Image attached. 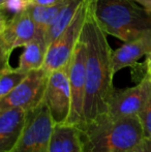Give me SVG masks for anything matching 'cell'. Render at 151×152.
<instances>
[{
  "label": "cell",
  "mask_w": 151,
  "mask_h": 152,
  "mask_svg": "<svg viewBox=\"0 0 151 152\" xmlns=\"http://www.w3.org/2000/svg\"><path fill=\"white\" fill-rule=\"evenodd\" d=\"M94 1L90 0L86 22L81 36L87 46L86 90L84 99V122L108 113L114 93L113 50L107 34L101 29L94 14ZM82 124V125H83Z\"/></svg>",
  "instance_id": "6da1fadb"
},
{
  "label": "cell",
  "mask_w": 151,
  "mask_h": 152,
  "mask_svg": "<svg viewBox=\"0 0 151 152\" xmlns=\"http://www.w3.org/2000/svg\"><path fill=\"white\" fill-rule=\"evenodd\" d=\"M86 61L87 46L81 36L76 46L69 64L71 108L66 123L81 127L84 122V99L86 90Z\"/></svg>",
  "instance_id": "ba28073f"
},
{
  "label": "cell",
  "mask_w": 151,
  "mask_h": 152,
  "mask_svg": "<svg viewBox=\"0 0 151 152\" xmlns=\"http://www.w3.org/2000/svg\"><path fill=\"white\" fill-rule=\"evenodd\" d=\"M135 2L139 3L141 6H143L144 8H146L147 10L151 12V0H133Z\"/></svg>",
  "instance_id": "603a6c76"
},
{
  "label": "cell",
  "mask_w": 151,
  "mask_h": 152,
  "mask_svg": "<svg viewBox=\"0 0 151 152\" xmlns=\"http://www.w3.org/2000/svg\"><path fill=\"white\" fill-rule=\"evenodd\" d=\"M90 0H84L71 24L48 47L44 68L49 72L59 69L71 63L76 46L86 22Z\"/></svg>",
  "instance_id": "8992f818"
},
{
  "label": "cell",
  "mask_w": 151,
  "mask_h": 152,
  "mask_svg": "<svg viewBox=\"0 0 151 152\" xmlns=\"http://www.w3.org/2000/svg\"><path fill=\"white\" fill-rule=\"evenodd\" d=\"M133 1L95 0V17L107 35L128 42L151 31V12Z\"/></svg>",
  "instance_id": "3957f363"
},
{
  "label": "cell",
  "mask_w": 151,
  "mask_h": 152,
  "mask_svg": "<svg viewBox=\"0 0 151 152\" xmlns=\"http://www.w3.org/2000/svg\"><path fill=\"white\" fill-rule=\"evenodd\" d=\"M28 72L20 70L18 67L14 68L10 65L1 67L0 72V98L5 96L14 90L25 78Z\"/></svg>",
  "instance_id": "e0dca14e"
},
{
  "label": "cell",
  "mask_w": 151,
  "mask_h": 152,
  "mask_svg": "<svg viewBox=\"0 0 151 152\" xmlns=\"http://www.w3.org/2000/svg\"><path fill=\"white\" fill-rule=\"evenodd\" d=\"M83 2H84V0H71L61 8L53 24L46 32L44 40H46L47 48L71 24V22L73 21L74 17H75V15L77 14Z\"/></svg>",
  "instance_id": "9a60e30c"
},
{
  "label": "cell",
  "mask_w": 151,
  "mask_h": 152,
  "mask_svg": "<svg viewBox=\"0 0 151 152\" xmlns=\"http://www.w3.org/2000/svg\"><path fill=\"white\" fill-rule=\"evenodd\" d=\"M69 0H28V4H37V5L51 6L60 3H66Z\"/></svg>",
  "instance_id": "44dd1931"
},
{
  "label": "cell",
  "mask_w": 151,
  "mask_h": 152,
  "mask_svg": "<svg viewBox=\"0 0 151 152\" xmlns=\"http://www.w3.org/2000/svg\"><path fill=\"white\" fill-rule=\"evenodd\" d=\"M151 52V31L143 34L140 37L128 42H124L120 48L113 51L114 72L126 67H133L137 64L139 59L147 56Z\"/></svg>",
  "instance_id": "7c38bea8"
},
{
  "label": "cell",
  "mask_w": 151,
  "mask_h": 152,
  "mask_svg": "<svg viewBox=\"0 0 151 152\" xmlns=\"http://www.w3.org/2000/svg\"><path fill=\"white\" fill-rule=\"evenodd\" d=\"M23 48L24 51L19 59V69L25 72H29L31 70L44 67L47 50H48L44 39L36 38Z\"/></svg>",
  "instance_id": "5bb4252c"
},
{
  "label": "cell",
  "mask_w": 151,
  "mask_h": 152,
  "mask_svg": "<svg viewBox=\"0 0 151 152\" xmlns=\"http://www.w3.org/2000/svg\"><path fill=\"white\" fill-rule=\"evenodd\" d=\"M28 0H5L0 3V19H10L25 10Z\"/></svg>",
  "instance_id": "ac0fdd59"
},
{
  "label": "cell",
  "mask_w": 151,
  "mask_h": 152,
  "mask_svg": "<svg viewBox=\"0 0 151 152\" xmlns=\"http://www.w3.org/2000/svg\"><path fill=\"white\" fill-rule=\"evenodd\" d=\"M129 152H151V137H145Z\"/></svg>",
  "instance_id": "ffe728a7"
},
{
  "label": "cell",
  "mask_w": 151,
  "mask_h": 152,
  "mask_svg": "<svg viewBox=\"0 0 151 152\" xmlns=\"http://www.w3.org/2000/svg\"><path fill=\"white\" fill-rule=\"evenodd\" d=\"M150 94L151 82L146 77L133 87L125 89L115 88L108 113L114 117L138 115L146 104Z\"/></svg>",
  "instance_id": "30bf717a"
},
{
  "label": "cell",
  "mask_w": 151,
  "mask_h": 152,
  "mask_svg": "<svg viewBox=\"0 0 151 152\" xmlns=\"http://www.w3.org/2000/svg\"><path fill=\"white\" fill-rule=\"evenodd\" d=\"M79 130L83 152H129L145 138L138 115L114 117L105 113Z\"/></svg>",
  "instance_id": "7a4b0ae2"
},
{
  "label": "cell",
  "mask_w": 151,
  "mask_h": 152,
  "mask_svg": "<svg viewBox=\"0 0 151 152\" xmlns=\"http://www.w3.org/2000/svg\"><path fill=\"white\" fill-rule=\"evenodd\" d=\"M71 1V0H69ZM67 3V2H66ZM66 3H60L56 5L51 6H44V5H37V4H28L27 10L29 15L34 21V23L37 25L40 33L46 36V32L51 27L53 22L55 21L56 17L58 16L59 12L61 8L65 5ZM46 42V40H44Z\"/></svg>",
  "instance_id": "2e32d148"
},
{
  "label": "cell",
  "mask_w": 151,
  "mask_h": 152,
  "mask_svg": "<svg viewBox=\"0 0 151 152\" xmlns=\"http://www.w3.org/2000/svg\"><path fill=\"white\" fill-rule=\"evenodd\" d=\"M54 126L44 99L37 107L27 111L24 129L9 152H48Z\"/></svg>",
  "instance_id": "277c9868"
},
{
  "label": "cell",
  "mask_w": 151,
  "mask_h": 152,
  "mask_svg": "<svg viewBox=\"0 0 151 152\" xmlns=\"http://www.w3.org/2000/svg\"><path fill=\"white\" fill-rule=\"evenodd\" d=\"M48 152H83L79 127L55 124Z\"/></svg>",
  "instance_id": "4fadbf2b"
},
{
  "label": "cell",
  "mask_w": 151,
  "mask_h": 152,
  "mask_svg": "<svg viewBox=\"0 0 151 152\" xmlns=\"http://www.w3.org/2000/svg\"><path fill=\"white\" fill-rule=\"evenodd\" d=\"M143 126L145 137H151V94L144 108L138 114Z\"/></svg>",
  "instance_id": "d6986e66"
},
{
  "label": "cell",
  "mask_w": 151,
  "mask_h": 152,
  "mask_svg": "<svg viewBox=\"0 0 151 152\" xmlns=\"http://www.w3.org/2000/svg\"><path fill=\"white\" fill-rule=\"evenodd\" d=\"M3 1H5V0H0V3H1V2H3Z\"/></svg>",
  "instance_id": "cb8c5ba5"
},
{
  "label": "cell",
  "mask_w": 151,
  "mask_h": 152,
  "mask_svg": "<svg viewBox=\"0 0 151 152\" xmlns=\"http://www.w3.org/2000/svg\"><path fill=\"white\" fill-rule=\"evenodd\" d=\"M50 72L44 67L31 70L8 94L0 98V110L22 108L28 111L44 102Z\"/></svg>",
  "instance_id": "52a82bcc"
},
{
  "label": "cell",
  "mask_w": 151,
  "mask_h": 152,
  "mask_svg": "<svg viewBox=\"0 0 151 152\" xmlns=\"http://www.w3.org/2000/svg\"><path fill=\"white\" fill-rule=\"evenodd\" d=\"M27 111L22 108L0 110V152H9L25 126Z\"/></svg>",
  "instance_id": "8fae6325"
},
{
  "label": "cell",
  "mask_w": 151,
  "mask_h": 152,
  "mask_svg": "<svg viewBox=\"0 0 151 152\" xmlns=\"http://www.w3.org/2000/svg\"><path fill=\"white\" fill-rule=\"evenodd\" d=\"M146 75L144 77L148 79L151 82V52L146 56Z\"/></svg>",
  "instance_id": "7402d4cb"
},
{
  "label": "cell",
  "mask_w": 151,
  "mask_h": 152,
  "mask_svg": "<svg viewBox=\"0 0 151 152\" xmlns=\"http://www.w3.org/2000/svg\"><path fill=\"white\" fill-rule=\"evenodd\" d=\"M69 64L62 68L53 70L49 75L44 102L55 124L66 123L71 114Z\"/></svg>",
  "instance_id": "9c48e42d"
},
{
  "label": "cell",
  "mask_w": 151,
  "mask_h": 152,
  "mask_svg": "<svg viewBox=\"0 0 151 152\" xmlns=\"http://www.w3.org/2000/svg\"><path fill=\"white\" fill-rule=\"evenodd\" d=\"M36 38L44 37L29 15L27 8L10 19H0V63L10 65L9 57L17 48L25 47Z\"/></svg>",
  "instance_id": "5b68a950"
}]
</instances>
